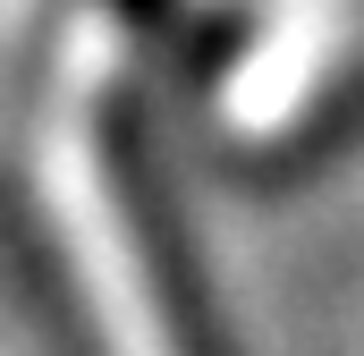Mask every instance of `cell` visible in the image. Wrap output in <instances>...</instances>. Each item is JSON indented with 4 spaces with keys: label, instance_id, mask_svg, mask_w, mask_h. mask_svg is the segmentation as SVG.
<instances>
[{
    "label": "cell",
    "instance_id": "6da1fadb",
    "mask_svg": "<svg viewBox=\"0 0 364 356\" xmlns=\"http://www.w3.org/2000/svg\"><path fill=\"white\" fill-rule=\"evenodd\" d=\"M110 43L102 26L77 34L68 77L51 85L43 145H34V204L51 221V246L68 255V288L102 356H203L186 331V297L136 204V178L110 136Z\"/></svg>",
    "mask_w": 364,
    "mask_h": 356
}]
</instances>
